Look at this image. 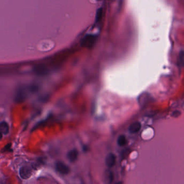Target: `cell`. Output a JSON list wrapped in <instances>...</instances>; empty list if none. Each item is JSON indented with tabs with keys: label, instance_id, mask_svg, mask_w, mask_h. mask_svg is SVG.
Listing matches in <instances>:
<instances>
[{
	"label": "cell",
	"instance_id": "obj_1",
	"mask_svg": "<svg viewBox=\"0 0 184 184\" xmlns=\"http://www.w3.org/2000/svg\"><path fill=\"white\" fill-rule=\"evenodd\" d=\"M97 38L98 36L97 35L87 34L81 41V46L87 48H91L96 43Z\"/></svg>",
	"mask_w": 184,
	"mask_h": 184
},
{
	"label": "cell",
	"instance_id": "obj_2",
	"mask_svg": "<svg viewBox=\"0 0 184 184\" xmlns=\"http://www.w3.org/2000/svg\"><path fill=\"white\" fill-rule=\"evenodd\" d=\"M56 169L60 174L63 175L67 174L70 172V168L65 164L59 162L56 164Z\"/></svg>",
	"mask_w": 184,
	"mask_h": 184
},
{
	"label": "cell",
	"instance_id": "obj_3",
	"mask_svg": "<svg viewBox=\"0 0 184 184\" xmlns=\"http://www.w3.org/2000/svg\"><path fill=\"white\" fill-rule=\"evenodd\" d=\"M20 174L21 178L24 179H28L32 174V171L30 167L23 166L21 167L20 170Z\"/></svg>",
	"mask_w": 184,
	"mask_h": 184
},
{
	"label": "cell",
	"instance_id": "obj_4",
	"mask_svg": "<svg viewBox=\"0 0 184 184\" xmlns=\"http://www.w3.org/2000/svg\"><path fill=\"white\" fill-rule=\"evenodd\" d=\"M105 163L107 166L109 167H113L116 163L115 155L112 153H110L107 155L105 159Z\"/></svg>",
	"mask_w": 184,
	"mask_h": 184
},
{
	"label": "cell",
	"instance_id": "obj_5",
	"mask_svg": "<svg viewBox=\"0 0 184 184\" xmlns=\"http://www.w3.org/2000/svg\"><path fill=\"white\" fill-rule=\"evenodd\" d=\"M78 152L77 150L74 149L70 151L67 154V158L70 162H75L77 159Z\"/></svg>",
	"mask_w": 184,
	"mask_h": 184
},
{
	"label": "cell",
	"instance_id": "obj_6",
	"mask_svg": "<svg viewBox=\"0 0 184 184\" xmlns=\"http://www.w3.org/2000/svg\"><path fill=\"white\" fill-rule=\"evenodd\" d=\"M141 129V124L139 122L136 121L130 125L129 127V131L131 134H136Z\"/></svg>",
	"mask_w": 184,
	"mask_h": 184
},
{
	"label": "cell",
	"instance_id": "obj_7",
	"mask_svg": "<svg viewBox=\"0 0 184 184\" xmlns=\"http://www.w3.org/2000/svg\"><path fill=\"white\" fill-rule=\"evenodd\" d=\"M8 124L5 122L2 121L0 123V132L2 134H7L9 132Z\"/></svg>",
	"mask_w": 184,
	"mask_h": 184
},
{
	"label": "cell",
	"instance_id": "obj_8",
	"mask_svg": "<svg viewBox=\"0 0 184 184\" xmlns=\"http://www.w3.org/2000/svg\"><path fill=\"white\" fill-rule=\"evenodd\" d=\"M113 174L112 172L110 171H107L106 172V174L105 175V179L107 183L111 184L113 180Z\"/></svg>",
	"mask_w": 184,
	"mask_h": 184
},
{
	"label": "cell",
	"instance_id": "obj_9",
	"mask_svg": "<svg viewBox=\"0 0 184 184\" xmlns=\"http://www.w3.org/2000/svg\"><path fill=\"white\" fill-rule=\"evenodd\" d=\"M117 142H118V145H119L121 147H123V146L125 145L127 143V140H126L125 136L124 135H121L120 136H119V137L118 138V140H117Z\"/></svg>",
	"mask_w": 184,
	"mask_h": 184
},
{
	"label": "cell",
	"instance_id": "obj_10",
	"mask_svg": "<svg viewBox=\"0 0 184 184\" xmlns=\"http://www.w3.org/2000/svg\"><path fill=\"white\" fill-rule=\"evenodd\" d=\"M103 8L101 7L97 10L96 15V23H99L103 16Z\"/></svg>",
	"mask_w": 184,
	"mask_h": 184
},
{
	"label": "cell",
	"instance_id": "obj_11",
	"mask_svg": "<svg viewBox=\"0 0 184 184\" xmlns=\"http://www.w3.org/2000/svg\"><path fill=\"white\" fill-rule=\"evenodd\" d=\"M183 63H184V52L183 51H181L180 52L179 58L178 59V65L180 69L183 66Z\"/></svg>",
	"mask_w": 184,
	"mask_h": 184
},
{
	"label": "cell",
	"instance_id": "obj_12",
	"mask_svg": "<svg viewBox=\"0 0 184 184\" xmlns=\"http://www.w3.org/2000/svg\"><path fill=\"white\" fill-rule=\"evenodd\" d=\"M10 147H11V144H8L7 145H6L5 147H4V149H3V151L4 152H6V151H10V149H10Z\"/></svg>",
	"mask_w": 184,
	"mask_h": 184
},
{
	"label": "cell",
	"instance_id": "obj_13",
	"mask_svg": "<svg viewBox=\"0 0 184 184\" xmlns=\"http://www.w3.org/2000/svg\"><path fill=\"white\" fill-rule=\"evenodd\" d=\"M2 137V134L0 132V140L1 139Z\"/></svg>",
	"mask_w": 184,
	"mask_h": 184
},
{
	"label": "cell",
	"instance_id": "obj_14",
	"mask_svg": "<svg viewBox=\"0 0 184 184\" xmlns=\"http://www.w3.org/2000/svg\"><path fill=\"white\" fill-rule=\"evenodd\" d=\"M123 184V183L122 182H118V183H117V184Z\"/></svg>",
	"mask_w": 184,
	"mask_h": 184
}]
</instances>
